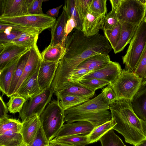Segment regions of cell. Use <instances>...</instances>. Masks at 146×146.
Instances as JSON below:
<instances>
[{"label": "cell", "instance_id": "ba28073f", "mask_svg": "<svg viewBox=\"0 0 146 146\" xmlns=\"http://www.w3.org/2000/svg\"><path fill=\"white\" fill-rule=\"evenodd\" d=\"M56 21L55 18L46 14L27 15L15 17L0 18V22L35 29L41 33L51 28Z\"/></svg>", "mask_w": 146, "mask_h": 146}, {"label": "cell", "instance_id": "1f68e13d", "mask_svg": "<svg viewBox=\"0 0 146 146\" xmlns=\"http://www.w3.org/2000/svg\"><path fill=\"white\" fill-rule=\"evenodd\" d=\"M0 146H25L21 132L0 135Z\"/></svg>", "mask_w": 146, "mask_h": 146}, {"label": "cell", "instance_id": "f907efd6", "mask_svg": "<svg viewBox=\"0 0 146 146\" xmlns=\"http://www.w3.org/2000/svg\"><path fill=\"white\" fill-rule=\"evenodd\" d=\"M62 5H62L57 7L49 9L47 11L46 14L51 17L55 18L58 16L59 10Z\"/></svg>", "mask_w": 146, "mask_h": 146}, {"label": "cell", "instance_id": "f6af8a7d", "mask_svg": "<svg viewBox=\"0 0 146 146\" xmlns=\"http://www.w3.org/2000/svg\"><path fill=\"white\" fill-rule=\"evenodd\" d=\"M119 22L116 11L112 8L111 11L105 16L103 30L112 28Z\"/></svg>", "mask_w": 146, "mask_h": 146}, {"label": "cell", "instance_id": "2e32d148", "mask_svg": "<svg viewBox=\"0 0 146 146\" xmlns=\"http://www.w3.org/2000/svg\"><path fill=\"white\" fill-rule=\"evenodd\" d=\"M58 62L42 60L40 67L38 81L41 91L51 87L58 67Z\"/></svg>", "mask_w": 146, "mask_h": 146}, {"label": "cell", "instance_id": "603a6c76", "mask_svg": "<svg viewBox=\"0 0 146 146\" xmlns=\"http://www.w3.org/2000/svg\"><path fill=\"white\" fill-rule=\"evenodd\" d=\"M111 61L109 55L99 54L87 58L77 67L86 69L90 73L104 66Z\"/></svg>", "mask_w": 146, "mask_h": 146}, {"label": "cell", "instance_id": "e0dca14e", "mask_svg": "<svg viewBox=\"0 0 146 146\" xmlns=\"http://www.w3.org/2000/svg\"><path fill=\"white\" fill-rule=\"evenodd\" d=\"M105 16L90 12L83 21L82 31L84 34L90 36L99 33L100 30H103Z\"/></svg>", "mask_w": 146, "mask_h": 146}, {"label": "cell", "instance_id": "484cf974", "mask_svg": "<svg viewBox=\"0 0 146 146\" xmlns=\"http://www.w3.org/2000/svg\"><path fill=\"white\" fill-rule=\"evenodd\" d=\"M65 52V45L61 44L54 46L49 45L41 53L42 60L58 62L63 56Z\"/></svg>", "mask_w": 146, "mask_h": 146}, {"label": "cell", "instance_id": "ab89813d", "mask_svg": "<svg viewBox=\"0 0 146 146\" xmlns=\"http://www.w3.org/2000/svg\"><path fill=\"white\" fill-rule=\"evenodd\" d=\"M92 0H76V6L79 15L83 21L87 14L90 12V8Z\"/></svg>", "mask_w": 146, "mask_h": 146}, {"label": "cell", "instance_id": "681fc988", "mask_svg": "<svg viewBox=\"0 0 146 146\" xmlns=\"http://www.w3.org/2000/svg\"><path fill=\"white\" fill-rule=\"evenodd\" d=\"M0 118L9 117L7 114L8 110V107L3 100L2 96L0 97Z\"/></svg>", "mask_w": 146, "mask_h": 146}, {"label": "cell", "instance_id": "6da1fadb", "mask_svg": "<svg viewBox=\"0 0 146 146\" xmlns=\"http://www.w3.org/2000/svg\"><path fill=\"white\" fill-rule=\"evenodd\" d=\"M64 54L59 61L52 86L58 90L68 82L70 74L83 61L97 54L109 55L112 50L105 36L98 33L87 36L82 30L74 28L65 40Z\"/></svg>", "mask_w": 146, "mask_h": 146}, {"label": "cell", "instance_id": "816d5d0a", "mask_svg": "<svg viewBox=\"0 0 146 146\" xmlns=\"http://www.w3.org/2000/svg\"><path fill=\"white\" fill-rule=\"evenodd\" d=\"M121 0H110L112 8L114 9L116 11L119 7Z\"/></svg>", "mask_w": 146, "mask_h": 146}, {"label": "cell", "instance_id": "9f6ffc18", "mask_svg": "<svg viewBox=\"0 0 146 146\" xmlns=\"http://www.w3.org/2000/svg\"><path fill=\"white\" fill-rule=\"evenodd\" d=\"M144 19L146 21V12H145V15Z\"/></svg>", "mask_w": 146, "mask_h": 146}, {"label": "cell", "instance_id": "30bf717a", "mask_svg": "<svg viewBox=\"0 0 146 146\" xmlns=\"http://www.w3.org/2000/svg\"><path fill=\"white\" fill-rule=\"evenodd\" d=\"M31 48L11 43H0V71L29 51Z\"/></svg>", "mask_w": 146, "mask_h": 146}, {"label": "cell", "instance_id": "d6a6232c", "mask_svg": "<svg viewBox=\"0 0 146 146\" xmlns=\"http://www.w3.org/2000/svg\"><path fill=\"white\" fill-rule=\"evenodd\" d=\"M39 34L35 32H24L10 43L20 46L31 48L37 43Z\"/></svg>", "mask_w": 146, "mask_h": 146}, {"label": "cell", "instance_id": "7a4b0ae2", "mask_svg": "<svg viewBox=\"0 0 146 146\" xmlns=\"http://www.w3.org/2000/svg\"><path fill=\"white\" fill-rule=\"evenodd\" d=\"M110 110L116 123L112 129L122 135L126 143L137 146L146 139V122L135 113L131 100H117Z\"/></svg>", "mask_w": 146, "mask_h": 146}, {"label": "cell", "instance_id": "cb8c5ba5", "mask_svg": "<svg viewBox=\"0 0 146 146\" xmlns=\"http://www.w3.org/2000/svg\"><path fill=\"white\" fill-rule=\"evenodd\" d=\"M54 93L60 106L64 111L89 100L94 96H78L60 94L57 92Z\"/></svg>", "mask_w": 146, "mask_h": 146}, {"label": "cell", "instance_id": "74e56055", "mask_svg": "<svg viewBox=\"0 0 146 146\" xmlns=\"http://www.w3.org/2000/svg\"><path fill=\"white\" fill-rule=\"evenodd\" d=\"M27 100L23 97L17 95H13L11 96L7 104L9 111L13 114L18 112L19 113Z\"/></svg>", "mask_w": 146, "mask_h": 146}, {"label": "cell", "instance_id": "11a10c76", "mask_svg": "<svg viewBox=\"0 0 146 146\" xmlns=\"http://www.w3.org/2000/svg\"><path fill=\"white\" fill-rule=\"evenodd\" d=\"M47 146H53L52 144L50 142Z\"/></svg>", "mask_w": 146, "mask_h": 146}, {"label": "cell", "instance_id": "7402d4cb", "mask_svg": "<svg viewBox=\"0 0 146 146\" xmlns=\"http://www.w3.org/2000/svg\"><path fill=\"white\" fill-rule=\"evenodd\" d=\"M119 22L121 25L120 35L118 42L113 50L115 54L123 50L130 42L138 27L125 22Z\"/></svg>", "mask_w": 146, "mask_h": 146}, {"label": "cell", "instance_id": "4dcf8cb0", "mask_svg": "<svg viewBox=\"0 0 146 146\" xmlns=\"http://www.w3.org/2000/svg\"><path fill=\"white\" fill-rule=\"evenodd\" d=\"M22 122L9 117L0 119V135L6 132H21Z\"/></svg>", "mask_w": 146, "mask_h": 146}, {"label": "cell", "instance_id": "7dc6e473", "mask_svg": "<svg viewBox=\"0 0 146 146\" xmlns=\"http://www.w3.org/2000/svg\"><path fill=\"white\" fill-rule=\"evenodd\" d=\"M102 92L110 106L117 100L115 93L110 84L104 88Z\"/></svg>", "mask_w": 146, "mask_h": 146}, {"label": "cell", "instance_id": "ee69618b", "mask_svg": "<svg viewBox=\"0 0 146 146\" xmlns=\"http://www.w3.org/2000/svg\"><path fill=\"white\" fill-rule=\"evenodd\" d=\"M6 29L23 32H35L40 33L38 30L35 29L0 22V31H4Z\"/></svg>", "mask_w": 146, "mask_h": 146}, {"label": "cell", "instance_id": "52a82bcc", "mask_svg": "<svg viewBox=\"0 0 146 146\" xmlns=\"http://www.w3.org/2000/svg\"><path fill=\"white\" fill-rule=\"evenodd\" d=\"M54 93L50 87L27 100L19 113L22 122L36 115L40 117L50 103Z\"/></svg>", "mask_w": 146, "mask_h": 146}, {"label": "cell", "instance_id": "7bdbcfd3", "mask_svg": "<svg viewBox=\"0 0 146 146\" xmlns=\"http://www.w3.org/2000/svg\"><path fill=\"white\" fill-rule=\"evenodd\" d=\"M133 72L140 78L146 80V48Z\"/></svg>", "mask_w": 146, "mask_h": 146}, {"label": "cell", "instance_id": "836d02e7", "mask_svg": "<svg viewBox=\"0 0 146 146\" xmlns=\"http://www.w3.org/2000/svg\"><path fill=\"white\" fill-rule=\"evenodd\" d=\"M88 135H76L53 139L51 141L71 145L73 146H86L88 144Z\"/></svg>", "mask_w": 146, "mask_h": 146}, {"label": "cell", "instance_id": "b9f144b4", "mask_svg": "<svg viewBox=\"0 0 146 146\" xmlns=\"http://www.w3.org/2000/svg\"><path fill=\"white\" fill-rule=\"evenodd\" d=\"M107 0H92L90 8V12L105 15L107 11Z\"/></svg>", "mask_w": 146, "mask_h": 146}, {"label": "cell", "instance_id": "8d00e7d4", "mask_svg": "<svg viewBox=\"0 0 146 146\" xmlns=\"http://www.w3.org/2000/svg\"><path fill=\"white\" fill-rule=\"evenodd\" d=\"M74 82L78 83L81 86L87 88L92 92L110 84L106 81L96 78L80 80Z\"/></svg>", "mask_w": 146, "mask_h": 146}, {"label": "cell", "instance_id": "c3c4849f", "mask_svg": "<svg viewBox=\"0 0 146 146\" xmlns=\"http://www.w3.org/2000/svg\"><path fill=\"white\" fill-rule=\"evenodd\" d=\"M90 73L86 69L77 67L70 74L68 79V82L76 81L84 76Z\"/></svg>", "mask_w": 146, "mask_h": 146}, {"label": "cell", "instance_id": "8992f818", "mask_svg": "<svg viewBox=\"0 0 146 146\" xmlns=\"http://www.w3.org/2000/svg\"><path fill=\"white\" fill-rule=\"evenodd\" d=\"M146 4L139 0H121L116 10L119 21L138 26L144 19Z\"/></svg>", "mask_w": 146, "mask_h": 146}, {"label": "cell", "instance_id": "5b68a950", "mask_svg": "<svg viewBox=\"0 0 146 146\" xmlns=\"http://www.w3.org/2000/svg\"><path fill=\"white\" fill-rule=\"evenodd\" d=\"M111 85L117 100L124 99L131 101L138 91L146 86V80L140 78L133 72L123 69L118 79Z\"/></svg>", "mask_w": 146, "mask_h": 146}, {"label": "cell", "instance_id": "5bb4252c", "mask_svg": "<svg viewBox=\"0 0 146 146\" xmlns=\"http://www.w3.org/2000/svg\"><path fill=\"white\" fill-rule=\"evenodd\" d=\"M42 61L41 53L36 43L30 49L27 64L22 75L17 85L15 94L18 90L23 82L33 75L40 68Z\"/></svg>", "mask_w": 146, "mask_h": 146}, {"label": "cell", "instance_id": "3957f363", "mask_svg": "<svg viewBox=\"0 0 146 146\" xmlns=\"http://www.w3.org/2000/svg\"><path fill=\"white\" fill-rule=\"evenodd\" d=\"M64 112L58 100H53L48 104L39 117L41 126L49 142L56 136L64 124Z\"/></svg>", "mask_w": 146, "mask_h": 146}, {"label": "cell", "instance_id": "ffe728a7", "mask_svg": "<svg viewBox=\"0 0 146 146\" xmlns=\"http://www.w3.org/2000/svg\"><path fill=\"white\" fill-rule=\"evenodd\" d=\"M39 69L33 75L25 80L13 95L21 96L28 100L40 93L42 91L38 81Z\"/></svg>", "mask_w": 146, "mask_h": 146}, {"label": "cell", "instance_id": "db71d44e", "mask_svg": "<svg viewBox=\"0 0 146 146\" xmlns=\"http://www.w3.org/2000/svg\"><path fill=\"white\" fill-rule=\"evenodd\" d=\"M141 146H146V139L143 141L140 144Z\"/></svg>", "mask_w": 146, "mask_h": 146}, {"label": "cell", "instance_id": "e575fe53", "mask_svg": "<svg viewBox=\"0 0 146 146\" xmlns=\"http://www.w3.org/2000/svg\"><path fill=\"white\" fill-rule=\"evenodd\" d=\"M99 141L102 146H127L113 129L108 131Z\"/></svg>", "mask_w": 146, "mask_h": 146}, {"label": "cell", "instance_id": "6f0895ef", "mask_svg": "<svg viewBox=\"0 0 146 146\" xmlns=\"http://www.w3.org/2000/svg\"><path fill=\"white\" fill-rule=\"evenodd\" d=\"M137 146H141L140 144Z\"/></svg>", "mask_w": 146, "mask_h": 146}, {"label": "cell", "instance_id": "d6986e66", "mask_svg": "<svg viewBox=\"0 0 146 146\" xmlns=\"http://www.w3.org/2000/svg\"><path fill=\"white\" fill-rule=\"evenodd\" d=\"M67 21L66 13L63 10L61 14L50 28L51 39L49 45L54 46L59 44L65 45V41L67 36L65 30Z\"/></svg>", "mask_w": 146, "mask_h": 146}, {"label": "cell", "instance_id": "f546056e", "mask_svg": "<svg viewBox=\"0 0 146 146\" xmlns=\"http://www.w3.org/2000/svg\"><path fill=\"white\" fill-rule=\"evenodd\" d=\"M116 124L113 118L108 122L94 128L88 135V144L97 142L100 138L109 130L112 129Z\"/></svg>", "mask_w": 146, "mask_h": 146}, {"label": "cell", "instance_id": "bcb514c9", "mask_svg": "<svg viewBox=\"0 0 146 146\" xmlns=\"http://www.w3.org/2000/svg\"><path fill=\"white\" fill-rule=\"evenodd\" d=\"M49 143L41 125L33 142L30 146H47Z\"/></svg>", "mask_w": 146, "mask_h": 146}, {"label": "cell", "instance_id": "83f0119b", "mask_svg": "<svg viewBox=\"0 0 146 146\" xmlns=\"http://www.w3.org/2000/svg\"><path fill=\"white\" fill-rule=\"evenodd\" d=\"M56 92L78 96L94 95L95 93L76 82H68L64 85L61 90Z\"/></svg>", "mask_w": 146, "mask_h": 146}, {"label": "cell", "instance_id": "d590c367", "mask_svg": "<svg viewBox=\"0 0 146 146\" xmlns=\"http://www.w3.org/2000/svg\"><path fill=\"white\" fill-rule=\"evenodd\" d=\"M121 29V24L119 22L112 28L103 30L105 37L110 42L113 50L119 40Z\"/></svg>", "mask_w": 146, "mask_h": 146}, {"label": "cell", "instance_id": "277c9868", "mask_svg": "<svg viewBox=\"0 0 146 146\" xmlns=\"http://www.w3.org/2000/svg\"><path fill=\"white\" fill-rule=\"evenodd\" d=\"M146 48V21L138 26L126 53L122 57L125 70L133 72Z\"/></svg>", "mask_w": 146, "mask_h": 146}, {"label": "cell", "instance_id": "4fadbf2b", "mask_svg": "<svg viewBox=\"0 0 146 146\" xmlns=\"http://www.w3.org/2000/svg\"><path fill=\"white\" fill-rule=\"evenodd\" d=\"M0 18L21 16L28 14L27 0H0Z\"/></svg>", "mask_w": 146, "mask_h": 146}, {"label": "cell", "instance_id": "f1b7e54d", "mask_svg": "<svg viewBox=\"0 0 146 146\" xmlns=\"http://www.w3.org/2000/svg\"><path fill=\"white\" fill-rule=\"evenodd\" d=\"M76 0L64 1L63 10L65 12L68 20L73 19L76 24V29L82 30L83 21L81 19L76 6Z\"/></svg>", "mask_w": 146, "mask_h": 146}, {"label": "cell", "instance_id": "ac0fdd59", "mask_svg": "<svg viewBox=\"0 0 146 146\" xmlns=\"http://www.w3.org/2000/svg\"><path fill=\"white\" fill-rule=\"evenodd\" d=\"M41 125L40 117L35 115L22 122L21 133L25 146H30Z\"/></svg>", "mask_w": 146, "mask_h": 146}, {"label": "cell", "instance_id": "60d3db41", "mask_svg": "<svg viewBox=\"0 0 146 146\" xmlns=\"http://www.w3.org/2000/svg\"><path fill=\"white\" fill-rule=\"evenodd\" d=\"M43 0H27L28 13L32 15H43L42 5Z\"/></svg>", "mask_w": 146, "mask_h": 146}, {"label": "cell", "instance_id": "7c38bea8", "mask_svg": "<svg viewBox=\"0 0 146 146\" xmlns=\"http://www.w3.org/2000/svg\"><path fill=\"white\" fill-rule=\"evenodd\" d=\"M112 119L111 113L109 110L98 111L92 113H84L65 116L64 121L70 123L78 121L90 123L94 128Z\"/></svg>", "mask_w": 146, "mask_h": 146}, {"label": "cell", "instance_id": "44dd1931", "mask_svg": "<svg viewBox=\"0 0 146 146\" xmlns=\"http://www.w3.org/2000/svg\"><path fill=\"white\" fill-rule=\"evenodd\" d=\"M131 102L135 113L139 118L146 122V86L138 91Z\"/></svg>", "mask_w": 146, "mask_h": 146}, {"label": "cell", "instance_id": "4316f807", "mask_svg": "<svg viewBox=\"0 0 146 146\" xmlns=\"http://www.w3.org/2000/svg\"><path fill=\"white\" fill-rule=\"evenodd\" d=\"M29 53L30 50L22 56L18 62L9 91L7 95L8 98L10 97L15 94L17 85L22 75L27 64Z\"/></svg>", "mask_w": 146, "mask_h": 146}, {"label": "cell", "instance_id": "9c48e42d", "mask_svg": "<svg viewBox=\"0 0 146 146\" xmlns=\"http://www.w3.org/2000/svg\"><path fill=\"white\" fill-rule=\"evenodd\" d=\"M110 106L103 92L92 99L65 111V116L84 113H92L110 110Z\"/></svg>", "mask_w": 146, "mask_h": 146}, {"label": "cell", "instance_id": "d4e9b609", "mask_svg": "<svg viewBox=\"0 0 146 146\" xmlns=\"http://www.w3.org/2000/svg\"><path fill=\"white\" fill-rule=\"evenodd\" d=\"M20 57L0 71V89L3 94H8L14 71Z\"/></svg>", "mask_w": 146, "mask_h": 146}, {"label": "cell", "instance_id": "f5cc1de1", "mask_svg": "<svg viewBox=\"0 0 146 146\" xmlns=\"http://www.w3.org/2000/svg\"><path fill=\"white\" fill-rule=\"evenodd\" d=\"M50 142L52 144L53 146H73L71 145L61 143L52 141H51Z\"/></svg>", "mask_w": 146, "mask_h": 146}, {"label": "cell", "instance_id": "9a60e30c", "mask_svg": "<svg viewBox=\"0 0 146 146\" xmlns=\"http://www.w3.org/2000/svg\"><path fill=\"white\" fill-rule=\"evenodd\" d=\"M94 128L90 123L85 121H78L64 124L54 139L76 135H88Z\"/></svg>", "mask_w": 146, "mask_h": 146}, {"label": "cell", "instance_id": "f35d334b", "mask_svg": "<svg viewBox=\"0 0 146 146\" xmlns=\"http://www.w3.org/2000/svg\"><path fill=\"white\" fill-rule=\"evenodd\" d=\"M23 33L18 31L11 30L7 29L0 31V43H10Z\"/></svg>", "mask_w": 146, "mask_h": 146}, {"label": "cell", "instance_id": "8fae6325", "mask_svg": "<svg viewBox=\"0 0 146 146\" xmlns=\"http://www.w3.org/2000/svg\"><path fill=\"white\" fill-rule=\"evenodd\" d=\"M122 70L118 62L111 61L104 66L84 76L78 80L96 78L107 81L112 85L118 79Z\"/></svg>", "mask_w": 146, "mask_h": 146}]
</instances>
